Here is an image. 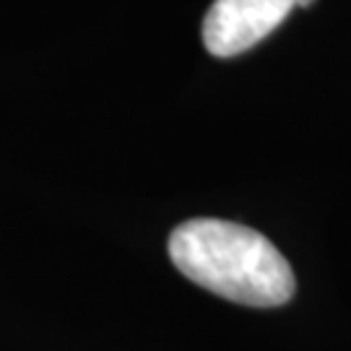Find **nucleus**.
I'll list each match as a JSON object with an SVG mask.
<instances>
[{"label": "nucleus", "mask_w": 351, "mask_h": 351, "mask_svg": "<svg viewBox=\"0 0 351 351\" xmlns=\"http://www.w3.org/2000/svg\"><path fill=\"white\" fill-rule=\"evenodd\" d=\"M297 0H216L203 19V45L213 58H234L284 24Z\"/></svg>", "instance_id": "f03ea898"}, {"label": "nucleus", "mask_w": 351, "mask_h": 351, "mask_svg": "<svg viewBox=\"0 0 351 351\" xmlns=\"http://www.w3.org/2000/svg\"><path fill=\"white\" fill-rule=\"evenodd\" d=\"M315 0H297V5H300V8H307V5H313Z\"/></svg>", "instance_id": "7ed1b4c3"}, {"label": "nucleus", "mask_w": 351, "mask_h": 351, "mask_svg": "<svg viewBox=\"0 0 351 351\" xmlns=\"http://www.w3.org/2000/svg\"><path fill=\"white\" fill-rule=\"evenodd\" d=\"M169 258L182 276L247 307L287 304L297 289L294 271L276 245L250 226L193 219L169 234Z\"/></svg>", "instance_id": "f257e3e1"}]
</instances>
